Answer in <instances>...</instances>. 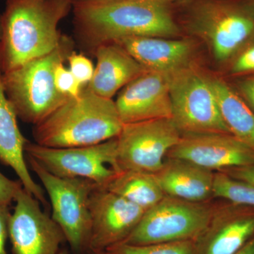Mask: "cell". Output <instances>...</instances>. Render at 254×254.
Listing matches in <instances>:
<instances>
[{"label":"cell","mask_w":254,"mask_h":254,"mask_svg":"<svg viewBox=\"0 0 254 254\" xmlns=\"http://www.w3.org/2000/svg\"><path fill=\"white\" fill-rule=\"evenodd\" d=\"M73 5L78 38L93 52L100 45L132 37L180 35L168 0H93Z\"/></svg>","instance_id":"cell-1"},{"label":"cell","mask_w":254,"mask_h":254,"mask_svg":"<svg viewBox=\"0 0 254 254\" xmlns=\"http://www.w3.org/2000/svg\"><path fill=\"white\" fill-rule=\"evenodd\" d=\"M71 0H6L1 19L2 73L54 51L63 39L58 25Z\"/></svg>","instance_id":"cell-2"},{"label":"cell","mask_w":254,"mask_h":254,"mask_svg":"<svg viewBox=\"0 0 254 254\" xmlns=\"http://www.w3.org/2000/svg\"><path fill=\"white\" fill-rule=\"evenodd\" d=\"M123 125L115 102L85 86L78 96L34 125L33 133L36 143L44 146H86L117 138Z\"/></svg>","instance_id":"cell-3"},{"label":"cell","mask_w":254,"mask_h":254,"mask_svg":"<svg viewBox=\"0 0 254 254\" xmlns=\"http://www.w3.org/2000/svg\"><path fill=\"white\" fill-rule=\"evenodd\" d=\"M72 41L64 36L52 53L2 73L5 93L18 118L38 125L70 98L58 91L55 68L73 52Z\"/></svg>","instance_id":"cell-4"},{"label":"cell","mask_w":254,"mask_h":254,"mask_svg":"<svg viewBox=\"0 0 254 254\" xmlns=\"http://www.w3.org/2000/svg\"><path fill=\"white\" fill-rule=\"evenodd\" d=\"M215 208L165 195L145 210L134 230L122 243L148 245L196 240L209 225Z\"/></svg>","instance_id":"cell-5"},{"label":"cell","mask_w":254,"mask_h":254,"mask_svg":"<svg viewBox=\"0 0 254 254\" xmlns=\"http://www.w3.org/2000/svg\"><path fill=\"white\" fill-rule=\"evenodd\" d=\"M28 161L49 196L52 218L61 228L71 250L88 251L91 232L90 196L98 185L85 179L56 176L34 159L28 157Z\"/></svg>","instance_id":"cell-6"},{"label":"cell","mask_w":254,"mask_h":254,"mask_svg":"<svg viewBox=\"0 0 254 254\" xmlns=\"http://www.w3.org/2000/svg\"><path fill=\"white\" fill-rule=\"evenodd\" d=\"M173 117L182 135L230 133L208 76L191 64L168 75Z\"/></svg>","instance_id":"cell-7"},{"label":"cell","mask_w":254,"mask_h":254,"mask_svg":"<svg viewBox=\"0 0 254 254\" xmlns=\"http://www.w3.org/2000/svg\"><path fill=\"white\" fill-rule=\"evenodd\" d=\"M117 138L86 146L51 148L28 142L25 152L50 173L64 178H81L105 188L121 173L117 161Z\"/></svg>","instance_id":"cell-8"},{"label":"cell","mask_w":254,"mask_h":254,"mask_svg":"<svg viewBox=\"0 0 254 254\" xmlns=\"http://www.w3.org/2000/svg\"><path fill=\"white\" fill-rule=\"evenodd\" d=\"M182 134L170 118L124 124L117 137V161L121 171L155 174Z\"/></svg>","instance_id":"cell-9"},{"label":"cell","mask_w":254,"mask_h":254,"mask_svg":"<svg viewBox=\"0 0 254 254\" xmlns=\"http://www.w3.org/2000/svg\"><path fill=\"white\" fill-rule=\"evenodd\" d=\"M192 26L207 42L215 58L230 60L254 36V16L245 8L226 1L200 4L192 18Z\"/></svg>","instance_id":"cell-10"},{"label":"cell","mask_w":254,"mask_h":254,"mask_svg":"<svg viewBox=\"0 0 254 254\" xmlns=\"http://www.w3.org/2000/svg\"><path fill=\"white\" fill-rule=\"evenodd\" d=\"M14 201L9 220L13 254H59L66 239L59 225L42 210L39 200L22 187Z\"/></svg>","instance_id":"cell-11"},{"label":"cell","mask_w":254,"mask_h":254,"mask_svg":"<svg viewBox=\"0 0 254 254\" xmlns=\"http://www.w3.org/2000/svg\"><path fill=\"white\" fill-rule=\"evenodd\" d=\"M91 232L88 251H105L122 243L141 220L145 209L97 186L89 200Z\"/></svg>","instance_id":"cell-12"},{"label":"cell","mask_w":254,"mask_h":254,"mask_svg":"<svg viewBox=\"0 0 254 254\" xmlns=\"http://www.w3.org/2000/svg\"><path fill=\"white\" fill-rule=\"evenodd\" d=\"M208 170H222L254 164V152L231 133H188L167 154Z\"/></svg>","instance_id":"cell-13"},{"label":"cell","mask_w":254,"mask_h":254,"mask_svg":"<svg viewBox=\"0 0 254 254\" xmlns=\"http://www.w3.org/2000/svg\"><path fill=\"white\" fill-rule=\"evenodd\" d=\"M115 102L123 124L172 119L168 75L146 71L124 87Z\"/></svg>","instance_id":"cell-14"},{"label":"cell","mask_w":254,"mask_h":254,"mask_svg":"<svg viewBox=\"0 0 254 254\" xmlns=\"http://www.w3.org/2000/svg\"><path fill=\"white\" fill-rule=\"evenodd\" d=\"M229 203L215 208L195 240L199 254H236L254 237V208Z\"/></svg>","instance_id":"cell-15"},{"label":"cell","mask_w":254,"mask_h":254,"mask_svg":"<svg viewBox=\"0 0 254 254\" xmlns=\"http://www.w3.org/2000/svg\"><path fill=\"white\" fill-rule=\"evenodd\" d=\"M17 118L5 93L0 68V161L14 170L26 191L46 204L45 190L32 178L25 160V147L29 141L20 131Z\"/></svg>","instance_id":"cell-16"},{"label":"cell","mask_w":254,"mask_h":254,"mask_svg":"<svg viewBox=\"0 0 254 254\" xmlns=\"http://www.w3.org/2000/svg\"><path fill=\"white\" fill-rule=\"evenodd\" d=\"M147 71L170 75L190 64L193 46L187 40L132 37L115 42Z\"/></svg>","instance_id":"cell-17"},{"label":"cell","mask_w":254,"mask_h":254,"mask_svg":"<svg viewBox=\"0 0 254 254\" xmlns=\"http://www.w3.org/2000/svg\"><path fill=\"white\" fill-rule=\"evenodd\" d=\"M93 53L96 66L91 81L86 87L103 98L113 99L119 90L147 71L118 43L100 45Z\"/></svg>","instance_id":"cell-18"},{"label":"cell","mask_w":254,"mask_h":254,"mask_svg":"<svg viewBox=\"0 0 254 254\" xmlns=\"http://www.w3.org/2000/svg\"><path fill=\"white\" fill-rule=\"evenodd\" d=\"M154 175L165 195L193 202L213 196L215 173L187 160L166 158Z\"/></svg>","instance_id":"cell-19"},{"label":"cell","mask_w":254,"mask_h":254,"mask_svg":"<svg viewBox=\"0 0 254 254\" xmlns=\"http://www.w3.org/2000/svg\"><path fill=\"white\" fill-rule=\"evenodd\" d=\"M230 133L254 152V111L222 78L208 76Z\"/></svg>","instance_id":"cell-20"},{"label":"cell","mask_w":254,"mask_h":254,"mask_svg":"<svg viewBox=\"0 0 254 254\" xmlns=\"http://www.w3.org/2000/svg\"><path fill=\"white\" fill-rule=\"evenodd\" d=\"M105 189L145 210L158 203L165 195L154 174L134 170L122 171Z\"/></svg>","instance_id":"cell-21"},{"label":"cell","mask_w":254,"mask_h":254,"mask_svg":"<svg viewBox=\"0 0 254 254\" xmlns=\"http://www.w3.org/2000/svg\"><path fill=\"white\" fill-rule=\"evenodd\" d=\"M213 196L254 208V185L232 178L223 172L215 173Z\"/></svg>","instance_id":"cell-22"},{"label":"cell","mask_w":254,"mask_h":254,"mask_svg":"<svg viewBox=\"0 0 254 254\" xmlns=\"http://www.w3.org/2000/svg\"><path fill=\"white\" fill-rule=\"evenodd\" d=\"M105 251L110 254H199L194 240L141 246L120 243Z\"/></svg>","instance_id":"cell-23"},{"label":"cell","mask_w":254,"mask_h":254,"mask_svg":"<svg viewBox=\"0 0 254 254\" xmlns=\"http://www.w3.org/2000/svg\"><path fill=\"white\" fill-rule=\"evenodd\" d=\"M230 64V73L247 75L254 73V36L234 55Z\"/></svg>","instance_id":"cell-24"},{"label":"cell","mask_w":254,"mask_h":254,"mask_svg":"<svg viewBox=\"0 0 254 254\" xmlns=\"http://www.w3.org/2000/svg\"><path fill=\"white\" fill-rule=\"evenodd\" d=\"M54 78L55 86L62 94L69 98H76L81 94L83 86L64 63H60L55 68Z\"/></svg>","instance_id":"cell-25"},{"label":"cell","mask_w":254,"mask_h":254,"mask_svg":"<svg viewBox=\"0 0 254 254\" xmlns=\"http://www.w3.org/2000/svg\"><path fill=\"white\" fill-rule=\"evenodd\" d=\"M67 60L69 64L68 69L81 86H86L91 81L94 73L95 67L91 60L85 55L73 51L68 55Z\"/></svg>","instance_id":"cell-26"},{"label":"cell","mask_w":254,"mask_h":254,"mask_svg":"<svg viewBox=\"0 0 254 254\" xmlns=\"http://www.w3.org/2000/svg\"><path fill=\"white\" fill-rule=\"evenodd\" d=\"M22 187L21 182L10 180L0 172V203L9 205Z\"/></svg>","instance_id":"cell-27"},{"label":"cell","mask_w":254,"mask_h":254,"mask_svg":"<svg viewBox=\"0 0 254 254\" xmlns=\"http://www.w3.org/2000/svg\"><path fill=\"white\" fill-rule=\"evenodd\" d=\"M10 215L9 205L0 203V254H7L6 244L9 237Z\"/></svg>","instance_id":"cell-28"},{"label":"cell","mask_w":254,"mask_h":254,"mask_svg":"<svg viewBox=\"0 0 254 254\" xmlns=\"http://www.w3.org/2000/svg\"><path fill=\"white\" fill-rule=\"evenodd\" d=\"M229 176L254 185V164L247 166L238 167L222 170Z\"/></svg>","instance_id":"cell-29"},{"label":"cell","mask_w":254,"mask_h":254,"mask_svg":"<svg viewBox=\"0 0 254 254\" xmlns=\"http://www.w3.org/2000/svg\"><path fill=\"white\" fill-rule=\"evenodd\" d=\"M239 89L241 97L254 111V76L240 81Z\"/></svg>","instance_id":"cell-30"},{"label":"cell","mask_w":254,"mask_h":254,"mask_svg":"<svg viewBox=\"0 0 254 254\" xmlns=\"http://www.w3.org/2000/svg\"><path fill=\"white\" fill-rule=\"evenodd\" d=\"M236 254H254V237Z\"/></svg>","instance_id":"cell-31"},{"label":"cell","mask_w":254,"mask_h":254,"mask_svg":"<svg viewBox=\"0 0 254 254\" xmlns=\"http://www.w3.org/2000/svg\"><path fill=\"white\" fill-rule=\"evenodd\" d=\"M89 254H110L106 251H88Z\"/></svg>","instance_id":"cell-32"},{"label":"cell","mask_w":254,"mask_h":254,"mask_svg":"<svg viewBox=\"0 0 254 254\" xmlns=\"http://www.w3.org/2000/svg\"><path fill=\"white\" fill-rule=\"evenodd\" d=\"M72 1V4L75 2H79V1H93V0H71Z\"/></svg>","instance_id":"cell-33"},{"label":"cell","mask_w":254,"mask_h":254,"mask_svg":"<svg viewBox=\"0 0 254 254\" xmlns=\"http://www.w3.org/2000/svg\"><path fill=\"white\" fill-rule=\"evenodd\" d=\"M1 16H0V41H1Z\"/></svg>","instance_id":"cell-34"},{"label":"cell","mask_w":254,"mask_h":254,"mask_svg":"<svg viewBox=\"0 0 254 254\" xmlns=\"http://www.w3.org/2000/svg\"><path fill=\"white\" fill-rule=\"evenodd\" d=\"M58 254H68V252L66 250H60Z\"/></svg>","instance_id":"cell-35"},{"label":"cell","mask_w":254,"mask_h":254,"mask_svg":"<svg viewBox=\"0 0 254 254\" xmlns=\"http://www.w3.org/2000/svg\"><path fill=\"white\" fill-rule=\"evenodd\" d=\"M168 1H171V0H168Z\"/></svg>","instance_id":"cell-36"}]
</instances>
